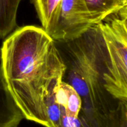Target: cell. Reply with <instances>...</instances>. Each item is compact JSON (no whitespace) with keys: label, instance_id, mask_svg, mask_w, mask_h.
<instances>
[{"label":"cell","instance_id":"1","mask_svg":"<svg viewBox=\"0 0 127 127\" xmlns=\"http://www.w3.org/2000/svg\"><path fill=\"white\" fill-rule=\"evenodd\" d=\"M66 66L43 28L16 29L1 48L0 74L24 118L50 127L45 101L63 81Z\"/></svg>","mask_w":127,"mask_h":127},{"label":"cell","instance_id":"6","mask_svg":"<svg viewBox=\"0 0 127 127\" xmlns=\"http://www.w3.org/2000/svg\"><path fill=\"white\" fill-rule=\"evenodd\" d=\"M42 28L51 37L58 22L62 0H32Z\"/></svg>","mask_w":127,"mask_h":127},{"label":"cell","instance_id":"8","mask_svg":"<svg viewBox=\"0 0 127 127\" xmlns=\"http://www.w3.org/2000/svg\"><path fill=\"white\" fill-rule=\"evenodd\" d=\"M93 26L127 6V0H84Z\"/></svg>","mask_w":127,"mask_h":127},{"label":"cell","instance_id":"5","mask_svg":"<svg viewBox=\"0 0 127 127\" xmlns=\"http://www.w3.org/2000/svg\"><path fill=\"white\" fill-rule=\"evenodd\" d=\"M23 119L0 74V127H17Z\"/></svg>","mask_w":127,"mask_h":127},{"label":"cell","instance_id":"2","mask_svg":"<svg viewBox=\"0 0 127 127\" xmlns=\"http://www.w3.org/2000/svg\"><path fill=\"white\" fill-rule=\"evenodd\" d=\"M66 43L72 58L69 66L66 64L68 83L82 100L79 127H110L112 113L119 100L107 99L114 98L104 87L106 49L97 26Z\"/></svg>","mask_w":127,"mask_h":127},{"label":"cell","instance_id":"9","mask_svg":"<svg viewBox=\"0 0 127 127\" xmlns=\"http://www.w3.org/2000/svg\"><path fill=\"white\" fill-rule=\"evenodd\" d=\"M22 0H0V38L8 35L16 26L19 6Z\"/></svg>","mask_w":127,"mask_h":127},{"label":"cell","instance_id":"7","mask_svg":"<svg viewBox=\"0 0 127 127\" xmlns=\"http://www.w3.org/2000/svg\"><path fill=\"white\" fill-rule=\"evenodd\" d=\"M55 100L67 115L78 118L82 107V100L71 85L63 81L55 92Z\"/></svg>","mask_w":127,"mask_h":127},{"label":"cell","instance_id":"4","mask_svg":"<svg viewBox=\"0 0 127 127\" xmlns=\"http://www.w3.org/2000/svg\"><path fill=\"white\" fill-rule=\"evenodd\" d=\"M84 0H62L59 17L52 38L66 43L93 27Z\"/></svg>","mask_w":127,"mask_h":127},{"label":"cell","instance_id":"10","mask_svg":"<svg viewBox=\"0 0 127 127\" xmlns=\"http://www.w3.org/2000/svg\"><path fill=\"white\" fill-rule=\"evenodd\" d=\"M111 127H127V101L119 100L113 112Z\"/></svg>","mask_w":127,"mask_h":127},{"label":"cell","instance_id":"3","mask_svg":"<svg viewBox=\"0 0 127 127\" xmlns=\"http://www.w3.org/2000/svg\"><path fill=\"white\" fill-rule=\"evenodd\" d=\"M96 26L106 49L105 89L116 100L127 101V6Z\"/></svg>","mask_w":127,"mask_h":127}]
</instances>
